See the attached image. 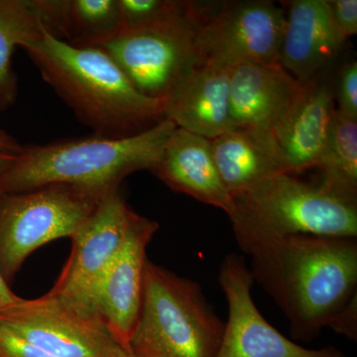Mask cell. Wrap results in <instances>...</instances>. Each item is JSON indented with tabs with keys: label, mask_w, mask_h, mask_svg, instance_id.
<instances>
[{
	"label": "cell",
	"mask_w": 357,
	"mask_h": 357,
	"mask_svg": "<svg viewBox=\"0 0 357 357\" xmlns=\"http://www.w3.org/2000/svg\"><path fill=\"white\" fill-rule=\"evenodd\" d=\"M196 3L178 0H119L122 31L184 15L192 10Z\"/></svg>",
	"instance_id": "cell-22"
},
{
	"label": "cell",
	"mask_w": 357,
	"mask_h": 357,
	"mask_svg": "<svg viewBox=\"0 0 357 357\" xmlns=\"http://www.w3.org/2000/svg\"><path fill=\"white\" fill-rule=\"evenodd\" d=\"M129 357H132V356H131L130 354H129Z\"/></svg>",
	"instance_id": "cell-30"
},
{
	"label": "cell",
	"mask_w": 357,
	"mask_h": 357,
	"mask_svg": "<svg viewBox=\"0 0 357 357\" xmlns=\"http://www.w3.org/2000/svg\"><path fill=\"white\" fill-rule=\"evenodd\" d=\"M45 30L77 48L98 47L122 31L119 0H38Z\"/></svg>",
	"instance_id": "cell-18"
},
{
	"label": "cell",
	"mask_w": 357,
	"mask_h": 357,
	"mask_svg": "<svg viewBox=\"0 0 357 357\" xmlns=\"http://www.w3.org/2000/svg\"><path fill=\"white\" fill-rule=\"evenodd\" d=\"M152 173L174 191L220 208L229 218L234 213L231 195L218 173L208 138L176 128Z\"/></svg>",
	"instance_id": "cell-17"
},
{
	"label": "cell",
	"mask_w": 357,
	"mask_h": 357,
	"mask_svg": "<svg viewBox=\"0 0 357 357\" xmlns=\"http://www.w3.org/2000/svg\"><path fill=\"white\" fill-rule=\"evenodd\" d=\"M232 69L220 61L204 60L163 100L164 119L210 140L236 130L229 114Z\"/></svg>",
	"instance_id": "cell-15"
},
{
	"label": "cell",
	"mask_w": 357,
	"mask_h": 357,
	"mask_svg": "<svg viewBox=\"0 0 357 357\" xmlns=\"http://www.w3.org/2000/svg\"><path fill=\"white\" fill-rule=\"evenodd\" d=\"M333 23L347 41L357 34V0H328Z\"/></svg>",
	"instance_id": "cell-25"
},
{
	"label": "cell",
	"mask_w": 357,
	"mask_h": 357,
	"mask_svg": "<svg viewBox=\"0 0 357 357\" xmlns=\"http://www.w3.org/2000/svg\"><path fill=\"white\" fill-rule=\"evenodd\" d=\"M130 210L121 187L103 195L70 236L69 259L51 293L95 311L96 291L123 243Z\"/></svg>",
	"instance_id": "cell-10"
},
{
	"label": "cell",
	"mask_w": 357,
	"mask_h": 357,
	"mask_svg": "<svg viewBox=\"0 0 357 357\" xmlns=\"http://www.w3.org/2000/svg\"><path fill=\"white\" fill-rule=\"evenodd\" d=\"M0 323L53 357H126L98 312L49 292L0 311Z\"/></svg>",
	"instance_id": "cell-8"
},
{
	"label": "cell",
	"mask_w": 357,
	"mask_h": 357,
	"mask_svg": "<svg viewBox=\"0 0 357 357\" xmlns=\"http://www.w3.org/2000/svg\"><path fill=\"white\" fill-rule=\"evenodd\" d=\"M344 43L328 0H295L286 15L279 64L299 83H307L337 58Z\"/></svg>",
	"instance_id": "cell-16"
},
{
	"label": "cell",
	"mask_w": 357,
	"mask_h": 357,
	"mask_svg": "<svg viewBox=\"0 0 357 357\" xmlns=\"http://www.w3.org/2000/svg\"><path fill=\"white\" fill-rule=\"evenodd\" d=\"M248 255L253 281L283 312L295 340H314L357 294L356 238L280 237Z\"/></svg>",
	"instance_id": "cell-1"
},
{
	"label": "cell",
	"mask_w": 357,
	"mask_h": 357,
	"mask_svg": "<svg viewBox=\"0 0 357 357\" xmlns=\"http://www.w3.org/2000/svg\"><path fill=\"white\" fill-rule=\"evenodd\" d=\"M335 109V91L330 84L321 81L319 76L301 84L273 132L288 174L318 168Z\"/></svg>",
	"instance_id": "cell-13"
},
{
	"label": "cell",
	"mask_w": 357,
	"mask_h": 357,
	"mask_svg": "<svg viewBox=\"0 0 357 357\" xmlns=\"http://www.w3.org/2000/svg\"><path fill=\"white\" fill-rule=\"evenodd\" d=\"M22 49L44 81L95 135L122 139L164 121L163 102L138 93L102 49L70 46L47 31Z\"/></svg>",
	"instance_id": "cell-2"
},
{
	"label": "cell",
	"mask_w": 357,
	"mask_h": 357,
	"mask_svg": "<svg viewBox=\"0 0 357 357\" xmlns=\"http://www.w3.org/2000/svg\"><path fill=\"white\" fill-rule=\"evenodd\" d=\"M0 357H53L0 323Z\"/></svg>",
	"instance_id": "cell-24"
},
{
	"label": "cell",
	"mask_w": 357,
	"mask_h": 357,
	"mask_svg": "<svg viewBox=\"0 0 357 357\" xmlns=\"http://www.w3.org/2000/svg\"><path fill=\"white\" fill-rule=\"evenodd\" d=\"M300 86L280 64L236 66L229 84V114L234 128L274 140V129Z\"/></svg>",
	"instance_id": "cell-14"
},
{
	"label": "cell",
	"mask_w": 357,
	"mask_h": 357,
	"mask_svg": "<svg viewBox=\"0 0 357 357\" xmlns=\"http://www.w3.org/2000/svg\"><path fill=\"white\" fill-rule=\"evenodd\" d=\"M16 158H17V155L0 152V176L4 172H6V171L13 165Z\"/></svg>",
	"instance_id": "cell-29"
},
{
	"label": "cell",
	"mask_w": 357,
	"mask_h": 357,
	"mask_svg": "<svg viewBox=\"0 0 357 357\" xmlns=\"http://www.w3.org/2000/svg\"><path fill=\"white\" fill-rule=\"evenodd\" d=\"M211 143L218 173L231 196L272 176L287 173L274 140L236 129Z\"/></svg>",
	"instance_id": "cell-19"
},
{
	"label": "cell",
	"mask_w": 357,
	"mask_h": 357,
	"mask_svg": "<svg viewBox=\"0 0 357 357\" xmlns=\"http://www.w3.org/2000/svg\"><path fill=\"white\" fill-rule=\"evenodd\" d=\"M328 328L349 340H357V294L333 317Z\"/></svg>",
	"instance_id": "cell-26"
},
{
	"label": "cell",
	"mask_w": 357,
	"mask_h": 357,
	"mask_svg": "<svg viewBox=\"0 0 357 357\" xmlns=\"http://www.w3.org/2000/svg\"><path fill=\"white\" fill-rule=\"evenodd\" d=\"M229 220L239 248L291 236L356 238V199L282 173L232 195Z\"/></svg>",
	"instance_id": "cell-4"
},
{
	"label": "cell",
	"mask_w": 357,
	"mask_h": 357,
	"mask_svg": "<svg viewBox=\"0 0 357 357\" xmlns=\"http://www.w3.org/2000/svg\"><path fill=\"white\" fill-rule=\"evenodd\" d=\"M323 184L347 197L357 196V121L335 109L323 158Z\"/></svg>",
	"instance_id": "cell-21"
},
{
	"label": "cell",
	"mask_w": 357,
	"mask_h": 357,
	"mask_svg": "<svg viewBox=\"0 0 357 357\" xmlns=\"http://www.w3.org/2000/svg\"><path fill=\"white\" fill-rule=\"evenodd\" d=\"M126 357H129V354H128V356H126Z\"/></svg>",
	"instance_id": "cell-31"
},
{
	"label": "cell",
	"mask_w": 357,
	"mask_h": 357,
	"mask_svg": "<svg viewBox=\"0 0 357 357\" xmlns=\"http://www.w3.org/2000/svg\"><path fill=\"white\" fill-rule=\"evenodd\" d=\"M23 149H24V146L22 144H20L10 134L0 128V152L20 155Z\"/></svg>",
	"instance_id": "cell-27"
},
{
	"label": "cell",
	"mask_w": 357,
	"mask_h": 357,
	"mask_svg": "<svg viewBox=\"0 0 357 357\" xmlns=\"http://www.w3.org/2000/svg\"><path fill=\"white\" fill-rule=\"evenodd\" d=\"M225 326L199 283L147 259L131 356L215 357Z\"/></svg>",
	"instance_id": "cell-5"
},
{
	"label": "cell",
	"mask_w": 357,
	"mask_h": 357,
	"mask_svg": "<svg viewBox=\"0 0 357 357\" xmlns=\"http://www.w3.org/2000/svg\"><path fill=\"white\" fill-rule=\"evenodd\" d=\"M285 24L286 14L274 2H222L199 28V55L231 67L279 64Z\"/></svg>",
	"instance_id": "cell-9"
},
{
	"label": "cell",
	"mask_w": 357,
	"mask_h": 357,
	"mask_svg": "<svg viewBox=\"0 0 357 357\" xmlns=\"http://www.w3.org/2000/svg\"><path fill=\"white\" fill-rule=\"evenodd\" d=\"M158 229L155 220L129 211L123 243L93 301V310L126 351L142 305L147 248Z\"/></svg>",
	"instance_id": "cell-12"
},
{
	"label": "cell",
	"mask_w": 357,
	"mask_h": 357,
	"mask_svg": "<svg viewBox=\"0 0 357 357\" xmlns=\"http://www.w3.org/2000/svg\"><path fill=\"white\" fill-rule=\"evenodd\" d=\"M20 297L16 296L9 287V283L0 272V311L17 302Z\"/></svg>",
	"instance_id": "cell-28"
},
{
	"label": "cell",
	"mask_w": 357,
	"mask_h": 357,
	"mask_svg": "<svg viewBox=\"0 0 357 357\" xmlns=\"http://www.w3.org/2000/svg\"><path fill=\"white\" fill-rule=\"evenodd\" d=\"M44 31L38 0H0V112L13 107L17 98L14 50L41 38Z\"/></svg>",
	"instance_id": "cell-20"
},
{
	"label": "cell",
	"mask_w": 357,
	"mask_h": 357,
	"mask_svg": "<svg viewBox=\"0 0 357 357\" xmlns=\"http://www.w3.org/2000/svg\"><path fill=\"white\" fill-rule=\"evenodd\" d=\"M107 192L50 185L0 194V272L4 279L13 282L36 249L70 238Z\"/></svg>",
	"instance_id": "cell-7"
},
{
	"label": "cell",
	"mask_w": 357,
	"mask_h": 357,
	"mask_svg": "<svg viewBox=\"0 0 357 357\" xmlns=\"http://www.w3.org/2000/svg\"><path fill=\"white\" fill-rule=\"evenodd\" d=\"M176 128L164 119L144 132L122 139L91 134L24 146L13 165L0 176V194L50 185L98 192L121 187L130 174L153 172Z\"/></svg>",
	"instance_id": "cell-3"
},
{
	"label": "cell",
	"mask_w": 357,
	"mask_h": 357,
	"mask_svg": "<svg viewBox=\"0 0 357 357\" xmlns=\"http://www.w3.org/2000/svg\"><path fill=\"white\" fill-rule=\"evenodd\" d=\"M335 109L347 119L357 121V63L351 61L342 66L338 75Z\"/></svg>",
	"instance_id": "cell-23"
},
{
	"label": "cell",
	"mask_w": 357,
	"mask_h": 357,
	"mask_svg": "<svg viewBox=\"0 0 357 357\" xmlns=\"http://www.w3.org/2000/svg\"><path fill=\"white\" fill-rule=\"evenodd\" d=\"M211 11L197 2L184 15L124 30L98 48L119 66L138 93L163 102L203 62L197 38Z\"/></svg>",
	"instance_id": "cell-6"
},
{
	"label": "cell",
	"mask_w": 357,
	"mask_h": 357,
	"mask_svg": "<svg viewBox=\"0 0 357 357\" xmlns=\"http://www.w3.org/2000/svg\"><path fill=\"white\" fill-rule=\"evenodd\" d=\"M218 282L229 304V319L215 357H347L332 345L319 349L301 347L270 325L251 296L255 281L243 256H225Z\"/></svg>",
	"instance_id": "cell-11"
}]
</instances>
